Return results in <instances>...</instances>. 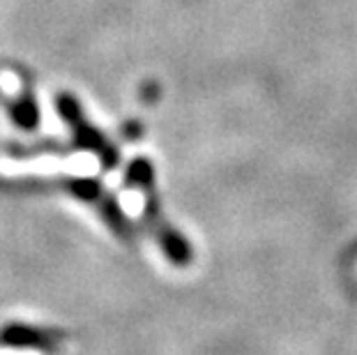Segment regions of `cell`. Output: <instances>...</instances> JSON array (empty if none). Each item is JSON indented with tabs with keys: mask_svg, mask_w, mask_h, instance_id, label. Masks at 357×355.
<instances>
[{
	"mask_svg": "<svg viewBox=\"0 0 357 355\" xmlns=\"http://www.w3.org/2000/svg\"><path fill=\"white\" fill-rule=\"evenodd\" d=\"M123 201H125L129 215H139V210L143 208V196L139 192H127Z\"/></svg>",
	"mask_w": 357,
	"mask_h": 355,
	"instance_id": "6da1fadb",
	"label": "cell"
}]
</instances>
